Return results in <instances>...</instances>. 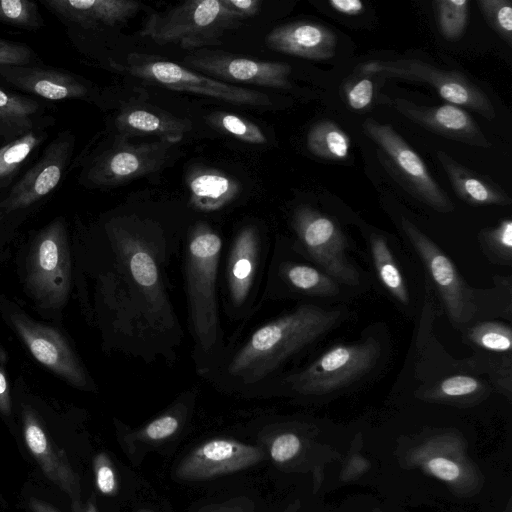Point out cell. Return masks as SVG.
Here are the masks:
<instances>
[{"mask_svg":"<svg viewBox=\"0 0 512 512\" xmlns=\"http://www.w3.org/2000/svg\"><path fill=\"white\" fill-rule=\"evenodd\" d=\"M108 234L116 260V324L128 340L165 348L180 338L164 281V241L135 224H111Z\"/></svg>","mask_w":512,"mask_h":512,"instance_id":"cell-1","label":"cell"},{"mask_svg":"<svg viewBox=\"0 0 512 512\" xmlns=\"http://www.w3.org/2000/svg\"><path fill=\"white\" fill-rule=\"evenodd\" d=\"M339 310L304 304L258 327L220 370L238 388L265 384L292 356L338 324Z\"/></svg>","mask_w":512,"mask_h":512,"instance_id":"cell-2","label":"cell"},{"mask_svg":"<svg viewBox=\"0 0 512 512\" xmlns=\"http://www.w3.org/2000/svg\"><path fill=\"white\" fill-rule=\"evenodd\" d=\"M222 249L220 236L199 224L188 236L184 259L189 322L197 356L208 371L222 348L217 303V274Z\"/></svg>","mask_w":512,"mask_h":512,"instance_id":"cell-3","label":"cell"},{"mask_svg":"<svg viewBox=\"0 0 512 512\" xmlns=\"http://www.w3.org/2000/svg\"><path fill=\"white\" fill-rule=\"evenodd\" d=\"M246 20L226 0H192L149 16L142 35L157 44L185 49L220 44L222 36Z\"/></svg>","mask_w":512,"mask_h":512,"instance_id":"cell-4","label":"cell"},{"mask_svg":"<svg viewBox=\"0 0 512 512\" xmlns=\"http://www.w3.org/2000/svg\"><path fill=\"white\" fill-rule=\"evenodd\" d=\"M72 268L64 220L57 218L34 238L26 265V286L43 308L63 307L71 289Z\"/></svg>","mask_w":512,"mask_h":512,"instance_id":"cell-5","label":"cell"},{"mask_svg":"<svg viewBox=\"0 0 512 512\" xmlns=\"http://www.w3.org/2000/svg\"><path fill=\"white\" fill-rule=\"evenodd\" d=\"M407 467L444 482L457 496H473L483 486V477L470 458L465 440L456 432L434 433L408 449Z\"/></svg>","mask_w":512,"mask_h":512,"instance_id":"cell-6","label":"cell"},{"mask_svg":"<svg viewBox=\"0 0 512 512\" xmlns=\"http://www.w3.org/2000/svg\"><path fill=\"white\" fill-rule=\"evenodd\" d=\"M380 357V345L374 339L337 345L303 370L282 380L300 395H324L350 385L367 374Z\"/></svg>","mask_w":512,"mask_h":512,"instance_id":"cell-7","label":"cell"},{"mask_svg":"<svg viewBox=\"0 0 512 512\" xmlns=\"http://www.w3.org/2000/svg\"><path fill=\"white\" fill-rule=\"evenodd\" d=\"M362 127L380 148L381 161L387 170L406 191L436 211H453L452 201L433 179L423 160L392 126L368 118Z\"/></svg>","mask_w":512,"mask_h":512,"instance_id":"cell-8","label":"cell"},{"mask_svg":"<svg viewBox=\"0 0 512 512\" xmlns=\"http://www.w3.org/2000/svg\"><path fill=\"white\" fill-rule=\"evenodd\" d=\"M360 68L364 74H383L427 83L450 104L465 106L487 120L496 116L489 97L459 71L438 69L417 59L370 61Z\"/></svg>","mask_w":512,"mask_h":512,"instance_id":"cell-9","label":"cell"},{"mask_svg":"<svg viewBox=\"0 0 512 512\" xmlns=\"http://www.w3.org/2000/svg\"><path fill=\"white\" fill-rule=\"evenodd\" d=\"M293 228L304 252L324 273L343 284L359 283V273L346 255V237L333 219L300 206L293 216Z\"/></svg>","mask_w":512,"mask_h":512,"instance_id":"cell-10","label":"cell"},{"mask_svg":"<svg viewBox=\"0 0 512 512\" xmlns=\"http://www.w3.org/2000/svg\"><path fill=\"white\" fill-rule=\"evenodd\" d=\"M126 69L134 76L158 83L171 90L209 96L236 105H271L269 95L263 92L222 82L174 62L140 60L138 56L133 55L132 60H128Z\"/></svg>","mask_w":512,"mask_h":512,"instance_id":"cell-11","label":"cell"},{"mask_svg":"<svg viewBox=\"0 0 512 512\" xmlns=\"http://www.w3.org/2000/svg\"><path fill=\"white\" fill-rule=\"evenodd\" d=\"M401 225L435 283L451 321L464 324L472 317V292L450 258L406 218Z\"/></svg>","mask_w":512,"mask_h":512,"instance_id":"cell-12","label":"cell"},{"mask_svg":"<svg viewBox=\"0 0 512 512\" xmlns=\"http://www.w3.org/2000/svg\"><path fill=\"white\" fill-rule=\"evenodd\" d=\"M172 145L163 140L140 144L121 140L93 160L86 178L93 186L107 187L145 176L161 167Z\"/></svg>","mask_w":512,"mask_h":512,"instance_id":"cell-13","label":"cell"},{"mask_svg":"<svg viewBox=\"0 0 512 512\" xmlns=\"http://www.w3.org/2000/svg\"><path fill=\"white\" fill-rule=\"evenodd\" d=\"M9 320L37 361L75 387L88 386L83 365L57 329L37 322L22 312L10 314Z\"/></svg>","mask_w":512,"mask_h":512,"instance_id":"cell-14","label":"cell"},{"mask_svg":"<svg viewBox=\"0 0 512 512\" xmlns=\"http://www.w3.org/2000/svg\"><path fill=\"white\" fill-rule=\"evenodd\" d=\"M184 62L211 78L224 82L287 88L290 86L291 67L283 62L258 61L210 50L187 55Z\"/></svg>","mask_w":512,"mask_h":512,"instance_id":"cell-15","label":"cell"},{"mask_svg":"<svg viewBox=\"0 0 512 512\" xmlns=\"http://www.w3.org/2000/svg\"><path fill=\"white\" fill-rule=\"evenodd\" d=\"M73 148V137L62 133L0 203L4 212L26 208L51 193L61 181Z\"/></svg>","mask_w":512,"mask_h":512,"instance_id":"cell-16","label":"cell"},{"mask_svg":"<svg viewBox=\"0 0 512 512\" xmlns=\"http://www.w3.org/2000/svg\"><path fill=\"white\" fill-rule=\"evenodd\" d=\"M259 447L228 439L208 441L191 452L178 466L182 480H202L247 468L263 459Z\"/></svg>","mask_w":512,"mask_h":512,"instance_id":"cell-17","label":"cell"},{"mask_svg":"<svg viewBox=\"0 0 512 512\" xmlns=\"http://www.w3.org/2000/svg\"><path fill=\"white\" fill-rule=\"evenodd\" d=\"M393 107L406 118L442 137L477 147H490L489 140L468 112L453 104L419 106L396 98Z\"/></svg>","mask_w":512,"mask_h":512,"instance_id":"cell-18","label":"cell"},{"mask_svg":"<svg viewBox=\"0 0 512 512\" xmlns=\"http://www.w3.org/2000/svg\"><path fill=\"white\" fill-rule=\"evenodd\" d=\"M261 242L257 229L243 227L235 236L226 266L229 303L234 310L247 304L255 284L260 264Z\"/></svg>","mask_w":512,"mask_h":512,"instance_id":"cell-19","label":"cell"},{"mask_svg":"<svg viewBox=\"0 0 512 512\" xmlns=\"http://www.w3.org/2000/svg\"><path fill=\"white\" fill-rule=\"evenodd\" d=\"M0 79L16 89L47 100L82 99L87 86L74 75L37 66H0Z\"/></svg>","mask_w":512,"mask_h":512,"instance_id":"cell-20","label":"cell"},{"mask_svg":"<svg viewBox=\"0 0 512 512\" xmlns=\"http://www.w3.org/2000/svg\"><path fill=\"white\" fill-rule=\"evenodd\" d=\"M275 51L311 60H326L335 55L336 34L313 22H292L272 29L265 38Z\"/></svg>","mask_w":512,"mask_h":512,"instance_id":"cell-21","label":"cell"},{"mask_svg":"<svg viewBox=\"0 0 512 512\" xmlns=\"http://www.w3.org/2000/svg\"><path fill=\"white\" fill-rule=\"evenodd\" d=\"M42 4L63 22L85 29L116 26L141 9L133 0H45Z\"/></svg>","mask_w":512,"mask_h":512,"instance_id":"cell-22","label":"cell"},{"mask_svg":"<svg viewBox=\"0 0 512 512\" xmlns=\"http://www.w3.org/2000/svg\"><path fill=\"white\" fill-rule=\"evenodd\" d=\"M22 419L25 443L42 471L71 498L79 497V480L64 451L51 443L33 410L23 408Z\"/></svg>","mask_w":512,"mask_h":512,"instance_id":"cell-23","label":"cell"},{"mask_svg":"<svg viewBox=\"0 0 512 512\" xmlns=\"http://www.w3.org/2000/svg\"><path fill=\"white\" fill-rule=\"evenodd\" d=\"M116 127L123 138L151 135L158 140L177 143L191 128L187 119L140 106H127L116 117Z\"/></svg>","mask_w":512,"mask_h":512,"instance_id":"cell-24","label":"cell"},{"mask_svg":"<svg viewBox=\"0 0 512 512\" xmlns=\"http://www.w3.org/2000/svg\"><path fill=\"white\" fill-rule=\"evenodd\" d=\"M436 156L455 193L464 202L473 206L511 204L505 191L489 178L474 173L442 150H438Z\"/></svg>","mask_w":512,"mask_h":512,"instance_id":"cell-25","label":"cell"},{"mask_svg":"<svg viewBox=\"0 0 512 512\" xmlns=\"http://www.w3.org/2000/svg\"><path fill=\"white\" fill-rule=\"evenodd\" d=\"M192 206L212 212L230 204L240 193L239 183L225 173L208 167L192 169L187 176Z\"/></svg>","mask_w":512,"mask_h":512,"instance_id":"cell-26","label":"cell"},{"mask_svg":"<svg viewBox=\"0 0 512 512\" xmlns=\"http://www.w3.org/2000/svg\"><path fill=\"white\" fill-rule=\"evenodd\" d=\"M43 114L39 101L0 88V137L3 139L10 142L40 129Z\"/></svg>","mask_w":512,"mask_h":512,"instance_id":"cell-27","label":"cell"},{"mask_svg":"<svg viewBox=\"0 0 512 512\" xmlns=\"http://www.w3.org/2000/svg\"><path fill=\"white\" fill-rule=\"evenodd\" d=\"M277 276L293 291L311 296H333L339 291L338 282L328 274L306 264L283 262Z\"/></svg>","mask_w":512,"mask_h":512,"instance_id":"cell-28","label":"cell"},{"mask_svg":"<svg viewBox=\"0 0 512 512\" xmlns=\"http://www.w3.org/2000/svg\"><path fill=\"white\" fill-rule=\"evenodd\" d=\"M351 141L337 124L323 120L314 124L307 134V148L322 159L344 161L349 156Z\"/></svg>","mask_w":512,"mask_h":512,"instance_id":"cell-29","label":"cell"},{"mask_svg":"<svg viewBox=\"0 0 512 512\" xmlns=\"http://www.w3.org/2000/svg\"><path fill=\"white\" fill-rule=\"evenodd\" d=\"M371 255L377 275L386 290L400 303H409L403 276L397 266L386 239L377 234L370 237Z\"/></svg>","mask_w":512,"mask_h":512,"instance_id":"cell-30","label":"cell"},{"mask_svg":"<svg viewBox=\"0 0 512 512\" xmlns=\"http://www.w3.org/2000/svg\"><path fill=\"white\" fill-rule=\"evenodd\" d=\"M41 129L32 130L0 148V183H6L20 169L32 152L45 140Z\"/></svg>","mask_w":512,"mask_h":512,"instance_id":"cell-31","label":"cell"},{"mask_svg":"<svg viewBox=\"0 0 512 512\" xmlns=\"http://www.w3.org/2000/svg\"><path fill=\"white\" fill-rule=\"evenodd\" d=\"M438 29L450 41L459 39L466 28L468 0H438L434 2Z\"/></svg>","mask_w":512,"mask_h":512,"instance_id":"cell-32","label":"cell"},{"mask_svg":"<svg viewBox=\"0 0 512 512\" xmlns=\"http://www.w3.org/2000/svg\"><path fill=\"white\" fill-rule=\"evenodd\" d=\"M467 338L476 346L493 352H510L512 331L499 322H482L469 329Z\"/></svg>","mask_w":512,"mask_h":512,"instance_id":"cell-33","label":"cell"},{"mask_svg":"<svg viewBox=\"0 0 512 512\" xmlns=\"http://www.w3.org/2000/svg\"><path fill=\"white\" fill-rule=\"evenodd\" d=\"M484 391L483 383L469 375H452L440 381L430 397L442 401L463 402Z\"/></svg>","mask_w":512,"mask_h":512,"instance_id":"cell-34","label":"cell"},{"mask_svg":"<svg viewBox=\"0 0 512 512\" xmlns=\"http://www.w3.org/2000/svg\"><path fill=\"white\" fill-rule=\"evenodd\" d=\"M0 22L28 30L44 26L38 5L29 0H0Z\"/></svg>","mask_w":512,"mask_h":512,"instance_id":"cell-35","label":"cell"},{"mask_svg":"<svg viewBox=\"0 0 512 512\" xmlns=\"http://www.w3.org/2000/svg\"><path fill=\"white\" fill-rule=\"evenodd\" d=\"M210 121L214 126L241 141L251 144L267 142V138L259 126L237 115L218 112L210 117Z\"/></svg>","mask_w":512,"mask_h":512,"instance_id":"cell-36","label":"cell"},{"mask_svg":"<svg viewBox=\"0 0 512 512\" xmlns=\"http://www.w3.org/2000/svg\"><path fill=\"white\" fill-rule=\"evenodd\" d=\"M477 5L489 26L509 46L512 45V4L510 0H477Z\"/></svg>","mask_w":512,"mask_h":512,"instance_id":"cell-37","label":"cell"},{"mask_svg":"<svg viewBox=\"0 0 512 512\" xmlns=\"http://www.w3.org/2000/svg\"><path fill=\"white\" fill-rule=\"evenodd\" d=\"M481 240L488 251L497 259L510 264L512 259L511 219H504L496 227L482 231Z\"/></svg>","mask_w":512,"mask_h":512,"instance_id":"cell-38","label":"cell"},{"mask_svg":"<svg viewBox=\"0 0 512 512\" xmlns=\"http://www.w3.org/2000/svg\"><path fill=\"white\" fill-rule=\"evenodd\" d=\"M35 58L29 46L0 38V66H28Z\"/></svg>","mask_w":512,"mask_h":512,"instance_id":"cell-39","label":"cell"},{"mask_svg":"<svg viewBox=\"0 0 512 512\" xmlns=\"http://www.w3.org/2000/svg\"><path fill=\"white\" fill-rule=\"evenodd\" d=\"M302 441L295 433H282L274 438L270 446V456L276 463L293 459L301 450Z\"/></svg>","mask_w":512,"mask_h":512,"instance_id":"cell-40","label":"cell"},{"mask_svg":"<svg viewBox=\"0 0 512 512\" xmlns=\"http://www.w3.org/2000/svg\"><path fill=\"white\" fill-rule=\"evenodd\" d=\"M96 485L99 491L113 495L117 490V480L112 464L106 454H98L94 459Z\"/></svg>","mask_w":512,"mask_h":512,"instance_id":"cell-41","label":"cell"},{"mask_svg":"<svg viewBox=\"0 0 512 512\" xmlns=\"http://www.w3.org/2000/svg\"><path fill=\"white\" fill-rule=\"evenodd\" d=\"M374 85L369 78H361L349 84L346 88V99L354 110L367 108L373 99Z\"/></svg>","mask_w":512,"mask_h":512,"instance_id":"cell-42","label":"cell"},{"mask_svg":"<svg viewBox=\"0 0 512 512\" xmlns=\"http://www.w3.org/2000/svg\"><path fill=\"white\" fill-rule=\"evenodd\" d=\"M179 425V419L175 415L165 414L146 425L141 431V435L150 440H162L173 435Z\"/></svg>","mask_w":512,"mask_h":512,"instance_id":"cell-43","label":"cell"},{"mask_svg":"<svg viewBox=\"0 0 512 512\" xmlns=\"http://www.w3.org/2000/svg\"><path fill=\"white\" fill-rule=\"evenodd\" d=\"M370 467L369 461L362 455L353 453L350 455L343 466L340 474V480L344 482L351 481L364 474Z\"/></svg>","mask_w":512,"mask_h":512,"instance_id":"cell-44","label":"cell"},{"mask_svg":"<svg viewBox=\"0 0 512 512\" xmlns=\"http://www.w3.org/2000/svg\"><path fill=\"white\" fill-rule=\"evenodd\" d=\"M226 2L245 19L256 16L262 4L260 0H226Z\"/></svg>","mask_w":512,"mask_h":512,"instance_id":"cell-45","label":"cell"},{"mask_svg":"<svg viewBox=\"0 0 512 512\" xmlns=\"http://www.w3.org/2000/svg\"><path fill=\"white\" fill-rule=\"evenodd\" d=\"M329 5L335 11L348 16L358 15L364 10V4L360 0H330Z\"/></svg>","mask_w":512,"mask_h":512,"instance_id":"cell-46","label":"cell"},{"mask_svg":"<svg viewBox=\"0 0 512 512\" xmlns=\"http://www.w3.org/2000/svg\"><path fill=\"white\" fill-rule=\"evenodd\" d=\"M0 412L9 416L11 414V398L5 372L0 368Z\"/></svg>","mask_w":512,"mask_h":512,"instance_id":"cell-47","label":"cell"},{"mask_svg":"<svg viewBox=\"0 0 512 512\" xmlns=\"http://www.w3.org/2000/svg\"><path fill=\"white\" fill-rule=\"evenodd\" d=\"M29 506L32 512H58L46 502L35 498L30 499Z\"/></svg>","mask_w":512,"mask_h":512,"instance_id":"cell-48","label":"cell"},{"mask_svg":"<svg viewBox=\"0 0 512 512\" xmlns=\"http://www.w3.org/2000/svg\"><path fill=\"white\" fill-rule=\"evenodd\" d=\"M298 509H299V502L296 501L285 512H298Z\"/></svg>","mask_w":512,"mask_h":512,"instance_id":"cell-49","label":"cell"},{"mask_svg":"<svg viewBox=\"0 0 512 512\" xmlns=\"http://www.w3.org/2000/svg\"><path fill=\"white\" fill-rule=\"evenodd\" d=\"M86 512H97L94 505L92 503H89L87 506Z\"/></svg>","mask_w":512,"mask_h":512,"instance_id":"cell-50","label":"cell"},{"mask_svg":"<svg viewBox=\"0 0 512 512\" xmlns=\"http://www.w3.org/2000/svg\"><path fill=\"white\" fill-rule=\"evenodd\" d=\"M139 512H152V511L148 510V509H143V510H140Z\"/></svg>","mask_w":512,"mask_h":512,"instance_id":"cell-51","label":"cell"}]
</instances>
